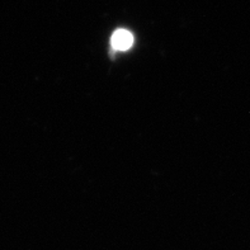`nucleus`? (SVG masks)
<instances>
[{
	"label": "nucleus",
	"mask_w": 250,
	"mask_h": 250,
	"mask_svg": "<svg viewBox=\"0 0 250 250\" xmlns=\"http://www.w3.org/2000/svg\"><path fill=\"white\" fill-rule=\"evenodd\" d=\"M133 43V36L131 35V32L126 31V29H118L114 32V35L112 36V46L114 50L125 51L132 46Z\"/></svg>",
	"instance_id": "1"
}]
</instances>
